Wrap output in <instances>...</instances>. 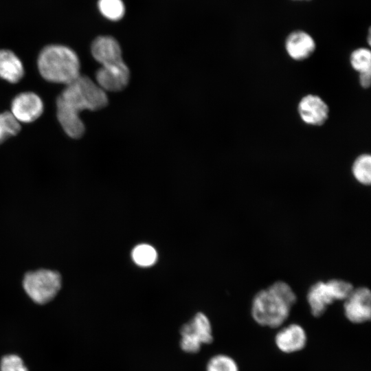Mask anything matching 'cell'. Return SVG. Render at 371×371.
<instances>
[{"mask_svg": "<svg viewBox=\"0 0 371 371\" xmlns=\"http://www.w3.org/2000/svg\"><path fill=\"white\" fill-rule=\"evenodd\" d=\"M107 104L105 91L89 77L80 75L67 85L58 97L57 118L68 136H78L85 130L80 112L83 110L97 111Z\"/></svg>", "mask_w": 371, "mask_h": 371, "instance_id": "1", "label": "cell"}, {"mask_svg": "<svg viewBox=\"0 0 371 371\" xmlns=\"http://www.w3.org/2000/svg\"><path fill=\"white\" fill-rule=\"evenodd\" d=\"M296 301L297 295L291 286L278 280L255 294L251 315L258 325L278 328L287 320Z\"/></svg>", "mask_w": 371, "mask_h": 371, "instance_id": "2", "label": "cell"}, {"mask_svg": "<svg viewBox=\"0 0 371 371\" xmlns=\"http://www.w3.org/2000/svg\"><path fill=\"white\" fill-rule=\"evenodd\" d=\"M37 66L41 76L51 82L67 85L80 76L78 55L63 45L45 46L38 56Z\"/></svg>", "mask_w": 371, "mask_h": 371, "instance_id": "3", "label": "cell"}, {"mask_svg": "<svg viewBox=\"0 0 371 371\" xmlns=\"http://www.w3.org/2000/svg\"><path fill=\"white\" fill-rule=\"evenodd\" d=\"M354 289L353 285L342 279L317 281L308 290L306 300L313 316H322L328 306L335 301H344Z\"/></svg>", "mask_w": 371, "mask_h": 371, "instance_id": "4", "label": "cell"}, {"mask_svg": "<svg viewBox=\"0 0 371 371\" xmlns=\"http://www.w3.org/2000/svg\"><path fill=\"white\" fill-rule=\"evenodd\" d=\"M61 283L59 273L43 269L27 273L23 280V286L34 302L44 304L54 298L61 288Z\"/></svg>", "mask_w": 371, "mask_h": 371, "instance_id": "5", "label": "cell"}, {"mask_svg": "<svg viewBox=\"0 0 371 371\" xmlns=\"http://www.w3.org/2000/svg\"><path fill=\"white\" fill-rule=\"evenodd\" d=\"M180 334L181 348L188 353H196L201 344H209L213 341L210 322L203 313H196L191 321L185 324L181 328Z\"/></svg>", "mask_w": 371, "mask_h": 371, "instance_id": "6", "label": "cell"}, {"mask_svg": "<svg viewBox=\"0 0 371 371\" xmlns=\"http://www.w3.org/2000/svg\"><path fill=\"white\" fill-rule=\"evenodd\" d=\"M344 302V313L350 322L361 324L370 321L371 293L368 288H354Z\"/></svg>", "mask_w": 371, "mask_h": 371, "instance_id": "7", "label": "cell"}, {"mask_svg": "<svg viewBox=\"0 0 371 371\" xmlns=\"http://www.w3.org/2000/svg\"><path fill=\"white\" fill-rule=\"evenodd\" d=\"M297 113L302 121L309 126H321L328 120L330 109L322 98L308 93L299 100Z\"/></svg>", "mask_w": 371, "mask_h": 371, "instance_id": "8", "label": "cell"}, {"mask_svg": "<svg viewBox=\"0 0 371 371\" xmlns=\"http://www.w3.org/2000/svg\"><path fill=\"white\" fill-rule=\"evenodd\" d=\"M43 109L41 98L34 92L25 91L13 98L10 113L19 123H30L42 115Z\"/></svg>", "mask_w": 371, "mask_h": 371, "instance_id": "9", "label": "cell"}, {"mask_svg": "<svg viewBox=\"0 0 371 371\" xmlns=\"http://www.w3.org/2000/svg\"><path fill=\"white\" fill-rule=\"evenodd\" d=\"M97 84L105 91H120L128 84L130 71L122 60L117 63L103 65L95 74Z\"/></svg>", "mask_w": 371, "mask_h": 371, "instance_id": "10", "label": "cell"}, {"mask_svg": "<svg viewBox=\"0 0 371 371\" xmlns=\"http://www.w3.org/2000/svg\"><path fill=\"white\" fill-rule=\"evenodd\" d=\"M308 336L305 329L298 324L281 326L274 337L277 348L285 354H292L303 350L307 344Z\"/></svg>", "mask_w": 371, "mask_h": 371, "instance_id": "11", "label": "cell"}, {"mask_svg": "<svg viewBox=\"0 0 371 371\" xmlns=\"http://www.w3.org/2000/svg\"><path fill=\"white\" fill-rule=\"evenodd\" d=\"M316 44L307 32L297 30L290 33L285 40V49L289 56L295 61H303L314 53Z\"/></svg>", "mask_w": 371, "mask_h": 371, "instance_id": "12", "label": "cell"}, {"mask_svg": "<svg viewBox=\"0 0 371 371\" xmlns=\"http://www.w3.org/2000/svg\"><path fill=\"white\" fill-rule=\"evenodd\" d=\"M91 54L102 66L122 61V50L118 42L110 36H100L92 42Z\"/></svg>", "mask_w": 371, "mask_h": 371, "instance_id": "13", "label": "cell"}, {"mask_svg": "<svg viewBox=\"0 0 371 371\" xmlns=\"http://www.w3.org/2000/svg\"><path fill=\"white\" fill-rule=\"evenodd\" d=\"M25 74L20 58L9 49H0V78L10 83H16Z\"/></svg>", "mask_w": 371, "mask_h": 371, "instance_id": "14", "label": "cell"}, {"mask_svg": "<svg viewBox=\"0 0 371 371\" xmlns=\"http://www.w3.org/2000/svg\"><path fill=\"white\" fill-rule=\"evenodd\" d=\"M351 172L358 183L363 186H370L371 183L370 155L361 153L358 155L352 162Z\"/></svg>", "mask_w": 371, "mask_h": 371, "instance_id": "15", "label": "cell"}, {"mask_svg": "<svg viewBox=\"0 0 371 371\" xmlns=\"http://www.w3.org/2000/svg\"><path fill=\"white\" fill-rule=\"evenodd\" d=\"M98 8L102 16L113 21L120 20L125 13L122 0H98Z\"/></svg>", "mask_w": 371, "mask_h": 371, "instance_id": "16", "label": "cell"}, {"mask_svg": "<svg viewBox=\"0 0 371 371\" xmlns=\"http://www.w3.org/2000/svg\"><path fill=\"white\" fill-rule=\"evenodd\" d=\"M351 67L358 74L371 71V52L366 47L353 50L349 58Z\"/></svg>", "mask_w": 371, "mask_h": 371, "instance_id": "17", "label": "cell"}, {"mask_svg": "<svg viewBox=\"0 0 371 371\" xmlns=\"http://www.w3.org/2000/svg\"><path fill=\"white\" fill-rule=\"evenodd\" d=\"M132 258L135 263L141 267H149L157 260L155 249L148 244L137 245L132 251Z\"/></svg>", "mask_w": 371, "mask_h": 371, "instance_id": "18", "label": "cell"}, {"mask_svg": "<svg viewBox=\"0 0 371 371\" xmlns=\"http://www.w3.org/2000/svg\"><path fill=\"white\" fill-rule=\"evenodd\" d=\"M21 130L20 123L9 111L0 113V144Z\"/></svg>", "mask_w": 371, "mask_h": 371, "instance_id": "19", "label": "cell"}, {"mask_svg": "<svg viewBox=\"0 0 371 371\" xmlns=\"http://www.w3.org/2000/svg\"><path fill=\"white\" fill-rule=\"evenodd\" d=\"M206 371H239L236 361L226 355H216L207 362Z\"/></svg>", "mask_w": 371, "mask_h": 371, "instance_id": "20", "label": "cell"}, {"mask_svg": "<svg viewBox=\"0 0 371 371\" xmlns=\"http://www.w3.org/2000/svg\"><path fill=\"white\" fill-rule=\"evenodd\" d=\"M0 371H28L23 360L16 355L5 356L0 364Z\"/></svg>", "mask_w": 371, "mask_h": 371, "instance_id": "21", "label": "cell"}, {"mask_svg": "<svg viewBox=\"0 0 371 371\" xmlns=\"http://www.w3.org/2000/svg\"><path fill=\"white\" fill-rule=\"evenodd\" d=\"M358 79L359 85L363 89H368L371 84V71L359 73Z\"/></svg>", "mask_w": 371, "mask_h": 371, "instance_id": "22", "label": "cell"}]
</instances>
